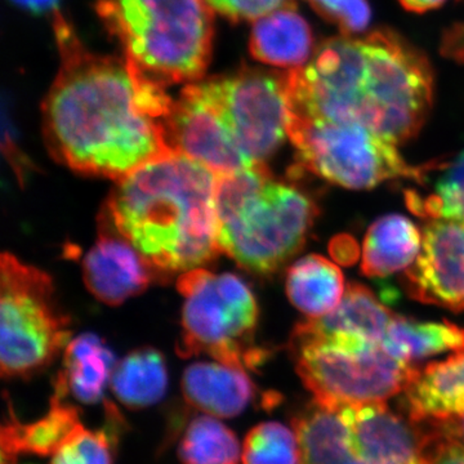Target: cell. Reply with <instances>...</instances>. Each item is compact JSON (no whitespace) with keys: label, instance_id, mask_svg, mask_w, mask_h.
Listing matches in <instances>:
<instances>
[{"label":"cell","instance_id":"obj_18","mask_svg":"<svg viewBox=\"0 0 464 464\" xmlns=\"http://www.w3.org/2000/svg\"><path fill=\"white\" fill-rule=\"evenodd\" d=\"M299 445V464H366L353 454L343 415L314 402L293 422Z\"/></svg>","mask_w":464,"mask_h":464},{"label":"cell","instance_id":"obj_20","mask_svg":"<svg viewBox=\"0 0 464 464\" xmlns=\"http://www.w3.org/2000/svg\"><path fill=\"white\" fill-rule=\"evenodd\" d=\"M392 319L389 308L384 307L371 290L351 284L332 313L306 324L320 334L348 335L381 344Z\"/></svg>","mask_w":464,"mask_h":464},{"label":"cell","instance_id":"obj_26","mask_svg":"<svg viewBox=\"0 0 464 464\" xmlns=\"http://www.w3.org/2000/svg\"><path fill=\"white\" fill-rule=\"evenodd\" d=\"M408 200L418 215L464 222V151L442 167L433 194L426 199L411 194Z\"/></svg>","mask_w":464,"mask_h":464},{"label":"cell","instance_id":"obj_3","mask_svg":"<svg viewBox=\"0 0 464 464\" xmlns=\"http://www.w3.org/2000/svg\"><path fill=\"white\" fill-rule=\"evenodd\" d=\"M288 72L243 69L186 84L167 119L170 146L217 176L266 166L288 137Z\"/></svg>","mask_w":464,"mask_h":464},{"label":"cell","instance_id":"obj_17","mask_svg":"<svg viewBox=\"0 0 464 464\" xmlns=\"http://www.w3.org/2000/svg\"><path fill=\"white\" fill-rule=\"evenodd\" d=\"M81 424L78 409L53 396L50 411L41 420L27 424L11 420L3 424L2 464H14L20 454L56 453Z\"/></svg>","mask_w":464,"mask_h":464},{"label":"cell","instance_id":"obj_1","mask_svg":"<svg viewBox=\"0 0 464 464\" xmlns=\"http://www.w3.org/2000/svg\"><path fill=\"white\" fill-rule=\"evenodd\" d=\"M52 21L61 66L43 103L51 154L76 172L116 181L174 154L166 87L128 58L87 50L61 12Z\"/></svg>","mask_w":464,"mask_h":464},{"label":"cell","instance_id":"obj_11","mask_svg":"<svg viewBox=\"0 0 464 464\" xmlns=\"http://www.w3.org/2000/svg\"><path fill=\"white\" fill-rule=\"evenodd\" d=\"M341 413L351 449L366 464H432L445 441L435 423L423 430V422L405 420L386 404L346 406Z\"/></svg>","mask_w":464,"mask_h":464},{"label":"cell","instance_id":"obj_25","mask_svg":"<svg viewBox=\"0 0 464 464\" xmlns=\"http://www.w3.org/2000/svg\"><path fill=\"white\" fill-rule=\"evenodd\" d=\"M106 413L105 427L93 431L81 424L53 454L51 464H114V448L123 420L115 406L108 405Z\"/></svg>","mask_w":464,"mask_h":464},{"label":"cell","instance_id":"obj_7","mask_svg":"<svg viewBox=\"0 0 464 464\" xmlns=\"http://www.w3.org/2000/svg\"><path fill=\"white\" fill-rule=\"evenodd\" d=\"M290 350L299 377L317 404L335 411L386 404L418 374L382 344L348 335L320 334L306 323L295 328Z\"/></svg>","mask_w":464,"mask_h":464},{"label":"cell","instance_id":"obj_24","mask_svg":"<svg viewBox=\"0 0 464 464\" xmlns=\"http://www.w3.org/2000/svg\"><path fill=\"white\" fill-rule=\"evenodd\" d=\"M239 440L212 415L194 418L179 442L182 464H239Z\"/></svg>","mask_w":464,"mask_h":464},{"label":"cell","instance_id":"obj_8","mask_svg":"<svg viewBox=\"0 0 464 464\" xmlns=\"http://www.w3.org/2000/svg\"><path fill=\"white\" fill-rule=\"evenodd\" d=\"M177 286L183 297L182 356L204 353L246 371L264 362V351L253 346L257 302L243 280L200 267L181 274Z\"/></svg>","mask_w":464,"mask_h":464},{"label":"cell","instance_id":"obj_14","mask_svg":"<svg viewBox=\"0 0 464 464\" xmlns=\"http://www.w3.org/2000/svg\"><path fill=\"white\" fill-rule=\"evenodd\" d=\"M182 391L188 404L216 418L237 417L257 395L246 369L218 362L188 366L183 373Z\"/></svg>","mask_w":464,"mask_h":464},{"label":"cell","instance_id":"obj_12","mask_svg":"<svg viewBox=\"0 0 464 464\" xmlns=\"http://www.w3.org/2000/svg\"><path fill=\"white\" fill-rule=\"evenodd\" d=\"M406 280L418 301L464 310V222L432 219Z\"/></svg>","mask_w":464,"mask_h":464},{"label":"cell","instance_id":"obj_13","mask_svg":"<svg viewBox=\"0 0 464 464\" xmlns=\"http://www.w3.org/2000/svg\"><path fill=\"white\" fill-rule=\"evenodd\" d=\"M103 227L84 257L83 279L94 297L115 306L148 288L155 268L118 232Z\"/></svg>","mask_w":464,"mask_h":464},{"label":"cell","instance_id":"obj_28","mask_svg":"<svg viewBox=\"0 0 464 464\" xmlns=\"http://www.w3.org/2000/svg\"><path fill=\"white\" fill-rule=\"evenodd\" d=\"M326 21L341 30L342 35L353 36L364 32L371 23V7L366 0H306Z\"/></svg>","mask_w":464,"mask_h":464},{"label":"cell","instance_id":"obj_29","mask_svg":"<svg viewBox=\"0 0 464 464\" xmlns=\"http://www.w3.org/2000/svg\"><path fill=\"white\" fill-rule=\"evenodd\" d=\"M212 12L231 21H257L277 9L293 5V0H204Z\"/></svg>","mask_w":464,"mask_h":464},{"label":"cell","instance_id":"obj_31","mask_svg":"<svg viewBox=\"0 0 464 464\" xmlns=\"http://www.w3.org/2000/svg\"><path fill=\"white\" fill-rule=\"evenodd\" d=\"M18 7L34 14H54L60 12V0H12Z\"/></svg>","mask_w":464,"mask_h":464},{"label":"cell","instance_id":"obj_5","mask_svg":"<svg viewBox=\"0 0 464 464\" xmlns=\"http://www.w3.org/2000/svg\"><path fill=\"white\" fill-rule=\"evenodd\" d=\"M216 209L219 249L256 274L295 256L315 217L313 200L275 181L266 166L218 176Z\"/></svg>","mask_w":464,"mask_h":464},{"label":"cell","instance_id":"obj_10","mask_svg":"<svg viewBox=\"0 0 464 464\" xmlns=\"http://www.w3.org/2000/svg\"><path fill=\"white\" fill-rule=\"evenodd\" d=\"M288 137L308 170L344 188H371L396 177L422 181L426 174L365 125L290 114Z\"/></svg>","mask_w":464,"mask_h":464},{"label":"cell","instance_id":"obj_22","mask_svg":"<svg viewBox=\"0 0 464 464\" xmlns=\"http://www.w3.org/2000/svg\"><path fill=\"white\" fill-rule=\"evenodd\" d=\"M381 344L390 355L409 362L447 351H464V329L448 322L420 323L393 316Z\"/></svg>","mask_w":464,"mask_h":464},{"label":"cell","instance_id":"obj_19","mask_svg":"<svg viewBox=\"0 0 464 464\" xmlns=\"http://www.w3.org/2000/svg\"><path fill=\"white\" fill-rule=\"evenodd\" d=\"M423 237L411 219L391 215L369 228L362 248V273L384 277L409 267L422 250Z\"/></svg>","mask_w":464,"mask_h":464},{"label":"cell","instance_id":"obj_21","mask_svg":"<svg viewBox=\"0 0 464 464\" xmlns=\"http://www.w3.org/2000/svg\"><path fill=\"white\" fill-rule=\"evenodd\" d=\"M286 292L298 310L317 319L340 304L344 295L343 275L328 259L307 256L289 268Z\"/></svg>","mask_w":464,"mask_h":464},{"label":"cell","instance_id":"obj_23","mask_svg":"<svg viewBox=\"0 0 464 464\" xmlns=\"http://www.w3.org/2000/svg\"><path fill=\"white\" fill-rule=\"evenodd\" d=\"M111 389L116 398L130 409L155 404L166 393L168 373L163 356L152 348H142L115 365Z\"/></svg>","mask_w":464,"mask_h":464},{"label":"cell","instance_id":"obj_4","mask_svg":"<svg viewBox=\"0 0 464 464\" xmlns=\"http://www.w3.org/2000/svg\"><path fill=\"white\" fill-rule=\"evenodd\" d=\"M103 212L108 226L155 270L181 273L216 257L218 176L174 152L119 179Z\"/></svg>","mask_w":464,"mask_h":464},{"label":"cell","instance_id":"obj_16","mask_svg":"<svg viewBox=\"0 0 464 464\" xmlns=\"http://www.w3.org/2000/svg\"><path fill=\"white\" fill-rule=\"evenodd\" d=\"M114 355L97 335L82 334L70 341L63 355V368L54 383V396L65 399L72 393L85 404L102 399L114 372Z\"/></svg>","mask_w":464,"mask_h":464},{"label":"cell","instance_id":"obj_30","mask_svg":"<svg viewBox=\"0 0 464 464\" xmlns=\"http://www.w3.org/2000/svg\"><path fill=\"white\" fill-rule=\"evenodd\" d=\"M433 422L438 424L440 431L449 442L464 448V409L456 417Z\"/></svg>","mask_w":464,"mask_h":464},{"label":"cell","instance_id":"obj_15","mask_svg":"<svg viewBox=\"0 0 464 464\" xmlns=\"http://www.w3.org/2000/svg\"><path fill=\"white\" fill-rule=\"evenodd\" d=\"M314 38L295 5L259 18L250 34V53L267 65L295 70L313 57Z\"/></svg>","mask_w":464,"mask_h":464},{"label":"cell","instance_id":"obj_27","mask_svg":"<svg viewBox=\"0 0 464 464\" xmlns=\"http://www.w3.org/2000/svg\"><path fill=\"white\" fill-rule=\"evenodd\" d=\"M241 459L244 464H299L297 436L282 423L258 424L244 441Z\"/></svg>","mask_w":464,"mask_h":464},{"label":"cell","instance_id":"obj_34","mask_svg":"<svg viewBox=\"0 0 464 464\" xmlns=\"http://www.w3.org/2000/svg\"><path fill=\"white\" fill-rule=\"evenodd\" d=\"M458 364H459L460 375H462V380L464 382V351H460V353H457Z\"/></svg>","mask_w":464,"mask_h":464},{"label":"cell","instance_id":"obj_33","mask_svg":"<svg viewBox=\"0 0 464 464\" xmlns=\"http://www.w3.org/2000/svg\"><path fill=\"white\" fill-rule=\"evenodd\" d=\"M399 2L408 11L423 14V12L439 8L440 5H444L445 0H399Z\"/></svg>","mask_w":464,"mask_h":464},{"label":"cell","instance_id":"obj_32","mask_svg":"<svg viewBox=\"0 0 464 464\" xmlns=\"http://www.w3.org/2000/svg\"><path fill=\"white\" fill-rule=\"evenodd\" d=\"M432 464H464V448L445 441L433 458Z\"/></svg>","mask_w":464,"mask_h":464},{"label":"cell","instance_id":"obj_2","mask_svg":"<svg viewBox=\"0 0 464 464\" xmlns=\"http://www.w3.org/2000/svg\"><path fill=\"white\" fill-rule=\"evenodd\" d=\"M288 83L290 114L365 125L395 145L420 132L432 103L429 63L390 32L329 39Z\"/></svg>","mask_w":464,"mask_h":464},{"label":"cell","instance_id":"obj_6","mask_svg":"<svg viewBox=\"0 0 464 464\" xmlns=\"http://www.w3.org/2000/svg\"><path fill=\"white\" fill-rule=\"evenodd\" d=\"M125 58L164 85L203 78L212 54V9L204 0H97Z\"/></svg>","mask_w":464,"mask_h":464},{"label":"cell","instance_id":"obj_9","mask_svg":"<svg viewBox=\"0 0 464 464\" xmlns=\"http://www.w3.org/2000/svg\"><path fill=\"white\" fill-rule=\"evenodd\" d=\"M63 313L47 274L11 253L0 259V364L8 378L30 377L69 344Z\"/></svg>","mask_w":464,"mask_h":464}]
</instances>
